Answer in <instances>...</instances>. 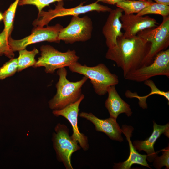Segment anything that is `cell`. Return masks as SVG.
<instances>
[{
  "label": "cell",
  "mask_w": 169,
  "mask_h": 169,
  "mask_svg": "<svg viewBox=\"0 0 169 169\" xmlns=\"http://www.w3.org/2000/svg\"><path fill=\"white\" fill-rule=\"evenodd\" d=\"M151 44L136 35L131 38L118 37L116 45L108 49L105 57L115 63L123 76L148 65L147 57Z\"/></svg>",
  "instance_id": "cell-1"
},
{
  "label": "cell",
  "mask_w": 169,
  "mask_h": 169,
  "mask_svg": "<svg viewBox=\"0 0 169 169\" xmlns=\"http://www.w3.org/2000/svg\"><path fill=\"white\" fill-rule=\"evenodd\" d=\"M59 79L56 84L55 95L49 102V108L53 110H60L78 100L82 95V88L88 78L83 77L80 80L71 82L67 78V72L65 67L58 69Z\"/></svg>",
  "instance_id": "cell-2"
},
{
  "label": "cell",
  "mask_w": 169,
  "mask_h": 169,
  "mask_svg": "<svg viewBox=\"0 0 169 169\" xmlns=\"http://www.w3.org/2000/svg\"><path fill=\"white\" fill-rule=\"evenodd\" d=\"M69 67L72 72L82 74L89 79L95 92L100 96L105 95L109 87L115 86L119 82L118 76L111 73L103 63L89 67L85 64L82 65L77 62Z\"/></svg>",
  "instance_id": "cell-3"
},
{
  "label": "cell",
  "mask_w": 169,
  "mask_h": 169,
  "mask_svg": "<svg viewBox=\"0 0 169 169\" xmlns=\"http://www.w3.org/2000/svg\"><path fill=\"white\" fill-rule=\"evenodd\" d=\"M99 2L97 0L94 3L85 5H83L84 3V2L70 8H64L63 1L58 2L54 9H49L47 11H42L38 13L37 18L33 21V24L35 28L42 27L47 25L53 19L58 17L79 16L93 11L110 12L111 10L110 7L99 3Z\"/></svg>",
  "instance_id": "cell-4"
},
{
  "label": "cell",
  "mask_w": 169,
  "mask_h": 169,
  "mask_svg": "<svg viewBox=\"0 0 169 169\" xmlns=\"http://www.w3.org/2000/svg\"><path fill=\"white\" fill-rule=\"evenodd\" d=\"M40 50V56L33 67H44L47 73L53 74L57 69L69 67L78 62L79 59L74 50L69 49L63 52L46 45L41 46Z\"/></svg>",
  "instance_id": "cell-5"
},
{
  "label": "cell",
  "mask_w": 169,
  "mask_h": 169,
  "mask_svg": "<svg viewBox=\"0 0 169 169\" xmlns=\"http://www.w3.org/2000/svg\"><path fill=\"white\" fill-rule=\"evenodd\" d=\"M52 138L53 148L58 161L62 162L66 169H73L71 156L73 153L80 149L78 142L69 135V130L64 124L55 126Z\"/></svg>",
  "instance_id": "cell-6"
},
{
  "label": "cell",
  "mask_w": 169,
  "mask_h": 169,
  "mask_svg": "<svg viewBox=\"0 0 169 169\" xmlns=\"http://www.w3.org/2000/svg\"><path fill=\"white\" fill-rule=\"evenodd\" d=\"M137 35L151 44L147 60L149 65L159 53L169 46V16L163 17L162 22L157 27L145 29Z\"/></svg>",
  "instance_id": "cell-7"
},
{
  "label": "cell",
  "mask_w": 169,
  "mask_h": 169,
  "mask_svg": "<svg viewBox=\"0 0 169 169\" xmlns=\"http://www.w3.org/2000/svg\"><path fill=\"white\" fill-rule=\"evenodd\" d=\"M159 75L169 77V49L159 53L150 64L139 68L124 76L128 80L141 82Z\"/></svg>",
  "instance_id": "cell-8"
},
{
  "label": "cell",
  "mask_w": 169,
  "mask_h": 169,
  "mask_svg": "<svg viewBox=\"0 0 169 169\" xmlns=\"http://www.w3.org/2000/svg\"><path fill=\"white\" fill-rule=\"evenodd\" d=\"M93 29L92 20L88 16H72L69 24L60 31L58 38L66 44L85 42L91 38Z\"/></svg>",
  "instance_id": "cell-9"
},
{
  "label": "cell",
  "mask_w": 169,
  "mask_h": 169,
  "mask_svg": "<svg viewBox=\"0 0 169 169\" xmlns=\"http://www.w3.org/2000/svg\"><path fill=\"white\" fill-rule=\"evenodd\" d=\"M63 28L59 24L46 27L35 28L30 35L23 38L15 40L9 36L8 43L14 52L25 49L28 45L38 42L47 41L59 43V35Z\"/></svg>",
  "instance_id": "cell-10"
},
{
  "label": "cell",
  "mask_w": 169,
  "mask_h": 169,
  "mask_svg": "<svg viewBox=\"0 0 169 169\" xmlns=\"http://www.w3.org/2000/svg\"><path fill=\"white\" fill-rule=\"evenodd\" d=\"M84 98V95L82 94L79 99L76 102L61 110H53L52 113L56 116H62L69 121L72 128L73 133L71 137L78 142L83 150L87 151L89 148L88 137L80 132L78 125L79 106Z\"/></svg>",
  "instance_id": "cell-11"
},
{
  "label": "cell",
  "mask_w": 169,
  "mask_h": 169,
  "mask_svg": "<svg viewBox=\"0 0 169 169\" xmlns=\"http://www.w3.org/2000/svg\"><path fill=\"white\" fill-rule=\"evenodd\" d=\"M122 29L124 31L123 36L131 38L136 35L145 29L155 28L159 23L155 18L148 16L134 14H123L120 18Z\"/></svg>",
  "instance_id": "cell-12"
},
{
  "label": "cell",
  "mask_w": 169,
  "mask_h": 169,
  "mask_svg": "<svg viewBox=\"0 0 169 169\" xmlns=\"http://www.w3.org/2000/svg\"><path fill=\"white\" fill-rule=\"evenodd\" d=\"M79 116L92 123L97 131L105 133L110 139L120 142L123 141L121 128L116 119L109 117L106 119H99L91 113L80 112Z\"/></svg>",
  "instance_id": "cell-13"
},
{
  "label": "cell",
  "mask_w": 169,
  "mask_h": 169,
  "mask_svg": "<svg viewBox=\"0 0 169 169\" xmlns=\"http://www.w3.org/2000/svg\"><path fill=\"white\" fill-rule=\"evenodd\" d=\"M123 12L119 8L111 9L102 28V33L105 38L108 49L115 47L116 44L117 38L123 35V33L121 32L122 24L120 20Z\"/></svg>",
  "instance_id": "cell-14"
},
{
  "label": "cell",
  "mask_w": 169,
  "mask_h": 169,
  "mask_svg": "<svg viewBox=\"0 0 169 169\" xmlns=\"http://www.w3.org/2000/svg\"><path fill=\"white\" fill-rule=\"evenodd\" d=\"M162 134L169 137V123L162 125H158L153 121V130L151 136L144 141H134L133 145L136 150H138L139 151H144L146 152L147 154L146 159L149 162H152L157 156L158 153L154 151V144Z\"/></svg>",
  "instance_id": "cell-15"
},
{
  "label": "cell",
  "mask_w": 169,
  "mask_h": 169,
  "mask_svg": "<svg viewBox=\"0 0 169 169\" xmlns=\"http://www.w3.org/2000/svg\"><path fill=\"white\" fill-rule=\"evenodd\" d=\"M122 132L126 137L129 145L130 154L129 156L125 161L122 162L114 163L113 168L118 169H129L131 166L136 164L143 166L149 168V166L146 161L147 155H142L138 153L134 147L131 140L133 128L131 126L123 125L121 128Z\"/></svg>",
  "instance_id": "cell-16"
},
{
  "label": "cell",
  "mask_w": 169,
  "mask_h": 169,
  "mask_svg": "<svg viewBox=\"0 0 169 169\" xmlns=\"http://www.w3.org/2000/svg\"><path fill=\"white\" fill-rule=\"evenodd\" d=\"M108 97L105 106L110 114V117L116 119L118 115L125 113L128 116H131L132 112L130 105L120 97L115 85L109 87L107 90Z\"/></svg>",
  "instance_id": "cell-17"
},
{
  "label": "cell",
  "mask_w": 169,
  "mask_h": 169,
  "mask_svg": "<svg viewBox=\"0 0 169 169\" xmlns=\"http://www.w3.org/2000/svg\"><path fill=\"white\" fill-rule=\"evenodd\" d=\"M144 84L149 87L151 89L150 93L148 95L141 96L138 95L136 92L132 93L129 90H127L125 93V95L127 98H136L139 100L140 106L143 109L147 108L146 103V100L148 96L153 94H156L163 96L166 98L169 102V91H164L160 90L156 86L154 82L150 79L144 82Z\"/></svg>",
  "instance_id": "cell-18"
},
{
  "label": "cell",
  "mask_w": 169,
  "mask_h": 169,
  "mask_svg": "<svg viewBox=\"0 0 169 169\" xmlns=\"http://www.w3.org/2000/svg\"><path fill=\"white\" fill-rule=\"evenodd\" d=\"M153 2L152 0H124L116 5L123 10L124 14H129L138 13Z\"/></svg>",
  "instance_id": "cell-19"
},
{
  "label": "cell",
  "mask_w": 169,
  "mask_h": 169,
  "mask_svg": "<svg viewBox=\"0 0 169 169\" xmlns=\"http://www.w3.org/2000/svg\"><path fill=\"white\" fill-rule=\"evenodd\" d=\"M18 51L19 56L18 58L17 72H20L30 66L33 67L36 62L35 57L38 53V50L34 48L30 51L24 49Z\"/></svg>",
  "instance_id": "cell-20"
},
{
  "label": "cell",
  "mask_w": 169,
  "mask_h": 169,
  "mask_svg": "<svg viewBox=\"0 0 169 169\" xmlns=\"http://www.w3.org/2000/svg\"><path fill=\"white\" fill-rule=\"evenodd\" d=\"M136 14L141 16L154 14L161 15L162 17L168 16L169 6L153 2Z\"/></svg>",
  "instance_id": "cell-21"
},
{
  "label": "cell",
  "mask_w": 169,
  "mask_h": 169,
  "mask_svg": "<svg viewBox=\"0 0 169 169\" xmlns=\"http://www.w3.org/2000/svg\"><path fill=\"white\" fill-rule=\"evenodd\" d=\"M19 1V0H15L3 15L4 25V29L10 35L12 29L14 16Z\"/></svg>",
  "instance_id": "cell-22"
},
{
  "label": "cell",
  "mask_w": 169,
  "mask_h": 169,
  "mask_svg": "<svg viewBox=\"0 0 169 169\" xmlns=\"http://www.w3.org/2000/svg\"><path fill=\"white\" fill-rule=\"evenodd\" d=\"M18 58H13L0 68V80L13 75L17 72Z\"/></svg>",
  "instance_id": "cell-23"
},
{
  "label": "cell",
  "mask_w": 169,
  "mask_h": 169,
  "mask_svg": "<svg viewBox=\"0 0 169 169\" xmlns=\"http://www.w3.org/2000/svg\"><path fill=\"white\" fill-rule=\"evenodd\" d=\"M9 36L10 34L4 29L0 33V56L5 55L12 59L14 57V54L8 43Z\"/></svg>",
  "instance_id": "cell-24"
},
{
  "label": "cell",
  "mask_w": 169,
  "mask_h": 169,
  "mask_svg": "<svg viewBox=\"0 0 169 169\" xmlns=\"http://www.w3.org/2000/svg\"><path fill=\"white\" fill-rule=\"evenodd\" d=\"M64 0H19L18 5L19 6L26 5H34L37 8L38 13H39L42 11L44 8L49 6L50 4L55 2Z\"/></svg>",
  "instance_id": "cell-25"
},
{
  "label": "cell",
  "mask_w": 169,
  "mask_h": 169,
  "mask_svg": "<svg viewBox=\"0 0 169 169\" xmlns=\"http://www.w3.org/2000/svg\"><path fill=\"white\" fill-rule=\"evenodd\" d=\"M162 155L160 156H157L154 161L153 166L156 169H160L164 166L166 169L169 168V146L161 150Z\"/></svg>",
  "instance_id": "cell-26"
},
{
  "label": "cell",
  "mask_w": 169,
  "mask_h": 169,
  "mask_svg": "<svg viewBox=\"0 0 169 169\" xmlns=\"http://www.w3.org/2000/svg\"><path fill=\"white\" fill-rule=\"evenodd\" d=\"M99 2H101L104 3L111 5L116 4L118 2L124 0H98ZM145 1L146 0H140Z\"/></svg>",
  "instance_id": "cell-27"
},
{
  "label": "cell",
  "mask_w": 169,
  "mask_h": 169,
  "mask_svg": "<svg viewBox=\"0 0 169 169\" xmlns=\"http://www.w3.org/2000/svg\"><path fill=\"white\" fill-rule=\"evenodd\" d=\"M156 2L166 5H169V0H153Z\"/></svg>",
  "instance_id": "cell-28"
},
{
  "label": "cell",
  "mask_w": 169,
  "mask_h": 169,
  "mask_svg": "<svg viewBox=\"0 0 169 169\" xmlns=\"http://www.w3.org/2000/svg\"><path fill=\"white\" fill-rule=\"evenodd\" d=\"M3 19V15L0 13V21Z\"/></svg>",
  "instance_id": "cell-29"
}]
</instances>
